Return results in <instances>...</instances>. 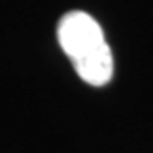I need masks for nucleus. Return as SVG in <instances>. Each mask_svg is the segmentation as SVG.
<instances>
[{
  "mask_svg": "<svg viewBox=\"0 0 153 153\" xmlns=\"http://www.w3.org/2000/svg\"><path fill=\"white\" fill-rule=\"evenodd\" d=\"M58 43L70 58L76 75L92 87H102L114 75V58L104 31L90 14L70 10L60 19Z\"/></svg>",
  "mask_w": 153,
  "mask_h": 153,
  "instance_id": "nucleus-1",
  "label": "nucleus"
}]
</instances>
